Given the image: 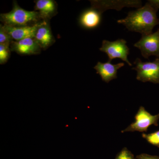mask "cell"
Returning a JSON list of instances; mask_svg holds the SVG:
<instances>
[{"instance_id":"6da1fadb","label":"cell","mask_w":159,"mask_h":159,"mask_svg":"<svg viewBox=\"0 0 159 159\" xmlns=\"http://www.w3.org/2000/svg\"><path fill=\"white\" fill-rule=\"evenodd\" d=\"M158 10L147 2L143 7L129 12L125 18L118 20L117 23L125 26L129 31L139 32L142 35L152 34L153 28L159 25Z\"/></svg>"},{"instance_id":"7a4b0ae2","label":"cell","mask_w":159,"mask_h":159,"mask_svg":"<svg viewBox=\"0 0 159 159\" xmlns=\"http://www.w3.org/2000/svg\"><path fill=\"white\" fill-rule=\"evenodd\" d=\"M12 10L9 12L1 14V20L4 25L10 26L31 25V23H37L41 19L39 12L28 11L21 8L17 2H13Z\"/></svg>"},{"instance_id":"3957f363","label":"cell","mask_w":159,"mask_h":159,"mask_svg":"<svg viewBox=\"0 0 159 159\" xmlns=\"http://www.w3.org/2000/svg\"><path fill=\"white\" fill-rule=\"evenodd\" d=\"M135 67L133 70L137 71L136 79L143 82L159 84V57L152 62H143L137 58L134 62Z\"/></svg>"},{"instance_id":"277c9868","label":"cell","mask_w":159,"mask_h":159,"mask_svg":"<svg viewBox=\"0 0 159 159\" xmlns=\"http://www.w3.org/2000/svg\"><path fill=\"white\" fill-rule=\"evenodd\" d=\"M126 41L123 39H118L115 41L103 40L102 46L99 50L106 53L109 58L108 61L111 62L113 59L119 58L127 63L129 66H132L128 59L129 50Z\"/></svg>"},{"instance_id":"5b68a950","label":"cell","mask_w":159,"mask_h":159,"mask_svg":"<svg viewBox=\"0 0 159 159\" xmlns=\"http://www.w3.org/2000/svg\"><path fill=\"white\" fill-rule=\"evenodd\" d=\"M159 120V113L156 115H151L145 110V107L141 106L136 114L134 122L121 132L124 133L127 132H146L151 125L157 126Z\"/></svg>"},{"instance_id":"8992f818","label":"cell","mask_w":159,"mask_h":159,"mask_svg":"<svg viewBox=\"0 0 159 159\" xmlns=\"http://www.w3.org/2000/svg\"><path fill=\"white\" fill-rule=\"evenodd\" d=\"M134 47L139 49L142 56L146 59L151 56L159 57V29L154 33L142 35Z\"/></svg>"},{"instance_id":"52a82bcc","label":"cell","mask_w":159,"mask_h":159,"mask_svg":"<svg viewBox=\"0 0 159 159\" xmlns=\"http://www.w3.org/2000/svg\"><path fill=\"white\" fill-rule=\"evenodd\" d=\"M92 8L97 9L102 14L108 9L120 11L124 7L140 8L142 2L139 0H117V1H92Z\"/></svg>"},{"instance_id":"ba28073f","label":"cell","mask_w":159,"mask_h":159,"mask_svg":"<svg viewBox=\"0 0 159 159\" xmlns=\"http://www.w3.org/2000/svg\"><path fill=\"white\" fill-rule=\"evenodd\" d=\"M41 49L34 38H27L19 41L12 40L10 44L11 51L21 55L38 54Z\"/></svg>"},{"instance_id":"9c48e42d","label":"cell","mask_w":159,"mask_h":159,"mask_svg":"<svg viewBox=\"0 0 159 159\" xmlns=\"http://www.w3.org/2000/svg\"><path fill=\"white\" fill-rule=\"evenodd\" d=\"M42 21L31 25L10 26L3 25L12 40L19 41L27 38H34L38 28Z\"/></svg>"},{"instance_id":"30bf717a","label":"cell","mask_w":159,"mask_h":159,"mask_svg":"<svg viewBox=\"0 0 159 159\" xmlns=\"http://www.w3.org/2000/svg\"><path fill=\"white\" fill-rule=\"evenodd\" d=\"M124 65L123 62L112 64L108 61L106 63L99 61L94 68L97 70V74L100 75L102 80L108 83L111 80L116 79L117 71L124 66Z\"/></svg>"},{"instance_id":"8fae6325","label":"cell","mask_w":159,"mask_h":159,"mask_svg":"<svg viewBox=\"0 0 159 159\" xmlns=\"http://www.w3.org/2000/svg\"><path fill=\"white\" fill-rule=\"evenodd\" d=\"M41 48L43 50L48 48L54 43V36L47 20H43L38 28L34 37Z\"/></svg>"},{"instance_id":"7c38bea8","label":"cell","mask_w":159,"mask_h":159,"mask_svg":"<svg viewBox=\"0 0 159 159\" xmlns=\"http://www.w3.org/2000/svg\"><path fill=\"white\" fill-rule=\"evenodd\" d=\"M34 9L39 12L42 19L48 20L57 13V5L53 0H37L35 1Z\"/></svg>"},{"instance_id":"4fadbf2b","label":"cell","mask_w":159,"mask_h":159,"mask_svg":"<svg viewBox=\"0 0 159 159\" xmlns=\"http://www.w3.org/2000/svg\"><path fill=\"white\" fill-rule=\"evenodd\" d=\"M101 13L97 9L92 8L82 13L80 19V25L86 29H94L101 21Z\"/></svg>"},{"instance_id":"5bb4252c","label":"cell","mask_w":159,"mask_h":159,"mask_svg":"<svg viewBox=\"0 0 159 159\" xmlns=\"http://www.w3.org/2000/svg\"><path fill=\"white\" fill-rule=\"evenodd\" d=\"M10 45L0 44V63L3 64L7 62L10 55Z\"/></svg>"},{"instance_id":"9a60e30c","label":"cell","mask_w":159,"mask_h":159,"mask_svg":"<svg viewBox=\"0 0 159 159\" xmlns=\"http://www.w3.org/2000/svg\"><path fill=\"white\" fill-rule=\"evenodd\" d=\"M142 138L151 145L159 148V130L149 134H142Z\"/></svg>"},{"instance_id":"2e32d148","label":"cell","mask_w":159,"mask_h":159,"mask_svg":"<svg viewBox=\"0 0 159 159\" xmlns=\"http://www.w3.org/2000/svg\"><path fill=\"white\" fill-rule=\"evenodd\" d=\"M12 39L6 29H4L2 25L0 27V44H11Z\"/></svg>"},{"instance_id":"e0dca14e","label":"cell","mask_w":159,"mask_h":159,"mask_svg":"<svg viewBox=\"0 0 159 159\" xmlns=\"http://www.w3.org/2000/svg\"><path fill=\"white\" fill-rule=\"evenodd\" d=\"M115 159H136L128 148L125 147L118 154Z\"/></svg>"},{"instance_id":"ac0fdd59","label":"cell","mask_w":159,"mask_h":159,"mask_svg":"<svg viewBox=\"0 0 159 159\" xmlns=\"http://www.w3.org/2000/svg\"><path fill=\"white\" fill-rule=\"evenodd\" d=\"M136 159H159V157L156 156L150 155L147 154L142 153L137 156Z\"/></svg>"},{"instance_id":"d6986e66","label":"cell","mask_w":159,"mask_h":159,"mask_svg":"<svg viewBox=\"0 0 159 159\" xmlns=\"http://www.w3.org/2000/svg\"><path fill=\"white\" fill-rule=\"evenodd\" d=\"M148 2L155 9L157 10L159 9V0H149Z\"/></svg>"}]
</instances>
